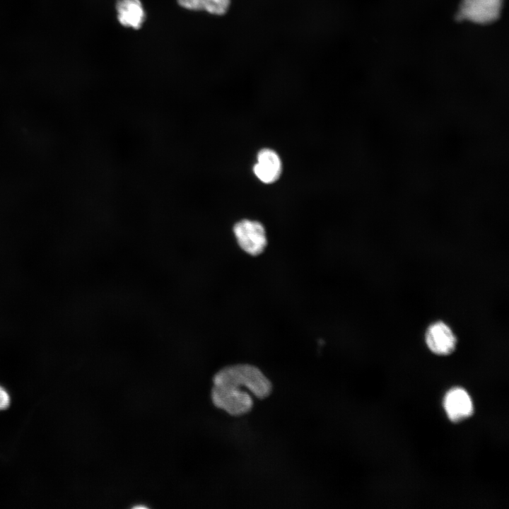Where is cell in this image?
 I'll use <instances>...</instances> for the list:
<instances>
[{
    "instance_id": "6da1fadb",
    "label": "cell",
    "mask_w": 509,
    "mask_h": 509,
    "mask_svg": "<svg viewBox=\"0 0 509 509\" xmlns=\"http://www.w3.org/2000/svg\"><path fill=\"white\" fill-rule=\"evenodd\" d=\"M213 382L245 387L258 399L267 397L272 390L271 381L257 367L250 364L226 366L216 373Z\"/></svg>"
},
{
    "instance_id": "7a4b0ae2",
    "label": "cell",
    "mask_w": 509,
    "mask_h": 509,
    "mask_svg": "<svg viewBox=\"0 0 509 509\" xmlns=\"http://www.w3.org/2000/svg\"><path fill=\"white\" fill-rule=\"evenodd\" d=\"M211 399L216 407L234 416L249 413L254 404L251 395L247 391L222 384H213Z\"/></svg>"
},
{
    "instance_id": "3957f363",
    "label": "cell",
    "mask_w": 509,
    "mask_h": 509,
    "mask_svg": "<svg viewBox=\"0 0 509 509\" xmlns=\"http://www.w3.org/2000/svg\"><path fill=\"white\" fill-rule=\"evenodd\" d=\"M503 0H462L456 16L458 21L487 24L500 16Z\"/></svg>"
},
{
    "instance_id": "277c9868",
    "label": "cell",
    "mask_w": 509,
    "mask_h": 509,
    "mask_svg": "<svg viewBox=\"0 0 509 509\" xmlns=\"http://www.w3.org/2000/svg\"><path fill=\"white\" fill-rule=\"evenodd\" d=\"M233 232L239 246L247 253L255 256L265 249L266 232L261 223L243 219L235 224Z\"/></svg>"
},
{
    "instance_id": "5b68a950",
    "label": "cell",
    "mask_w": 509,
    "mask_h": 509,
    "mask_svg": "<svg viewBox=\"0 0 509 509\" xmlns=\"http://www.w3.org/2000/svg\"><path fill=\"white\" fill-rule=\"evenodd\" d=\"M425 342L429 350L438 356L451 354L456 349L457 339L451 327L438 320L430 324L425 331Z\"/></svg>"
},
{
    "instance_id": "8992f818",
    "label": "cell",
    "mask_w": 509,
    "mask_h": 509,
    "mask_svg": "<svg viewBox=\"0 0 509 509\" xmlns=\"http://www.w3.org/2000/svg\"><path fill=\"white\" fill-rule=\"evenodd\" d=\"M445 412L453 422H460L474 412L472 400L467 392L460 387L451 389L444 398Z\"/></svg>"
},
{
    "instance_id": "52a82bcc",
    "label": "cell",
    "mask_w": 509,
    "mask_h": 509,
    "mask_svg": "<svg viewBox=\"0 0 509 509\" xmlns=\"http://www.w3.org/2000/svg\"><path fill=\"white\" fill-rule=\"evenodd\" d=\"M253 171L262 182L270 184L276 181L281 173V161L279 155L269 148L262 149L257 154Z\"/></svg>"
},
{
    "instance_id": "ba28073f",
    "label": "cell",
    "mask_w": 509,
    "mask_h": 509,
    "mask_svg": "<svg viewBox=\"0 0 509 509\" xmlns=\"http://www.w3.org/2000/svg\"><path fill=\"white\" fill-rule=\"evenodd\" d=\"M117 19L124 27L139 29L146 18V13L140 0H117Z\"/></svg>"
},
{
    "instance_id": "9c48e42d",
    "label": "cell",
    "mask_w": 509,
    "mask_h": 509,
    "mask_svg": "<svg viewBox=\"0 0 509 509\" xmlns=\"http://www.w3.org/2000/svg\"><path fill=\"white\" fill-rule=\"evenodd\" d=\"M230 5V0H204V10L216 16L225 14Z\"/></svg>"
},
{
    "instance_id": "30bf717a",
    "label": "cell",
    "mask_w": 509,
    "mask_h": 509,
    "mask_svg": "<svg viewBox=\"0 0 509 509\" xmlns=\"http://www.w3.org/2000/svg\"><path fill=\"white\" fill-rule=\"evenodd\" d=\"M179 5L192 11L204 10V0H177Z\"/></svg>"
},
{
    "instance_id": "8fae6325",
    "label": "cell",
    "mask_w": 509,
    "mask_h": 509,
    "mask_svg": "<svg viewBox=\"0 0 509 509\" xmlns=\"http://www.w3.org/2000/svg\"><path fill=\"white\" fill-rule=\"evenodd\" d=\"M10 399L8 393L4 389L0 387V410L7 408Z\"/></svg>"
}]
</instances>
